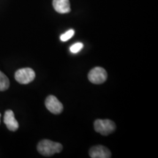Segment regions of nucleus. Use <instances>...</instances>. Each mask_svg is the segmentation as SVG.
<instances>
[{"instance_id": "nucleus-3", "label": "nucleus", "mask_w": 158, "mask_h": 158, "mask_svg": "<svg viewBox=\"0 0 158 158\" xmlns=\"http://www.w3.org/2000/svg\"><path fill=\"white\" fill-rule=\"evenodd\" d=\"M35 73L31 68L19 69L15 73V79L21 84H28L34 81Z\"/></svg>"}, {"instance_id": "nucleus-2", "label": "nucleus", "mask_w": 158, "mask_h": 158, "mask_svg": "<svg viewBox=\"0 0 158 158\" xmlns=\"http://www.w3.org/2000/svg\"><path fill=\"white\" fill-rule=\"evenodd\" d=\"M94 130L102 135H108L116 130V124L110 119H97L94 123Z\"/></svg>"}, {"instance_id": "nucleus-10", "label": "nucleus", "mask_w": 158, "mask_h": 158, "mask_svg": "<svg viewBox=\"0 0 158 158\" xmlns=\"http://www.w3.org/2000/svg\"><path fill=\"white\" fill-rule=\"evenodd\" d=\"M75 35V31L73 29H70V30L67 31L66 32L62 35L60 36V40L63 42H66L68 40H70Z\"/></svg>"}, {"instance_id": "nucleus-9", "label": "nucleus", "mask_w": 158, "mask_h": 158, "mask_svg": "<svg viewBox=\"0 0 158 158\" xmlns=\"http://www.w3.org/2000/svg\"><path fill=\"white\" fill-rule=\"evenodd\" d=\"M10 86V81L8 78L0 71V91H6Z\"/></svg>"}, {"instance_id": "nucleus-4", "label": "nucleus", "mask_w": 158, "mask_h": 158, "mask_svg": "<svg viewBox=\"0 0 158 158\" xmlns=\"http://www.w3.org/2000/svg\"><path fill=\"white\" fill-rule=\"evenodd\" d=\"M108 74L104 68L96 67L91 70L88 74L89 81L94 84H101L106 81Z\"/></svg>"}, {"instance_id": "nucleus-12", "label": "nucleus", "mask_w": 158, "mask_h": 158, "mask_svg": "<svg viewBox=\"0 0 158 158\" xmlns=\"http://www.w3.org/2000/svg\"><path fill=\"white\" fill-rule=\"evenodd\" d=\"M0 118H1V114H0Z\"/></svg>"}, {"instance_id": "nucleus-11", "label": "nucleus", "mask_w": 158, "mask_h": 158, "mask_svg": "<svg viewBox=\"0 0 158 158\" xmlns=\"http://www.w3.org/2000/svg\"><path fill=\"white\" fill-rule=\"evenodd\" d=\"M83 48H84V45H83V43H76L73 45H71L70 50L71 52L73 53V54H77V53H78Z\"/></svg>"}, {"instance_id": "nucleus-6", "label": "nucleus", "mask_w": 158, "mask_h": 158, "mask_svg": "<svg viewBox=\"0 0 158 158\" xmlns=\"http://www.w3.org/2000/svg\"><path fill=\"white\" fill-rule=\"evenodd\" d=\"M89 156L92 158H110L111 157V153L108 148L98 145L91 148Z\"/></svg>"}, {"instance_id": "nucleus-8", "label": "nucleus", "mask_w": 158, "mask_h": 158, "mask_svg": "<svg viewBox=\"0 0 158 158\" xmlns=\"http://www.w3.org/2000/svg\"><path fill=\"white\" fill-rule=\"evenodd\" d=\"M53 7L57 13L65 14L70 12V4L69 0H53Z\"/></svg>"}, {"instance_id": "nucleus-1", "label": "nucleus", "mask_w": 158, "mask_h": 158, "mask_svg": "<svg viewBox=\"0 0 158 158\" xmlns=\"http://www.w3.org/2000/svg\"><path fill=\"white\" fill-rule=\"evenodd\" d=\"M37 151L40 154L45 157H51L54 154L59 153L62 151L63 147L58 142L50 140H43L37 144Z\"/></svg>"}, {"instance_id": "nucleus-7", "label": "nucleus", "mask_w": 158, "mask_h": 158, "mask_svg": "<svg viewBox=\"0 0 158 158\" xmlns=\"http://www.w3.org/2000/svg\"><path fill=\"white\" fill-rule=\"evenodd\" d=\"M4 123L5 124L7 129L10 131L14 132L19 129V122L15 119L14 113L11 110H7L5 111L4 115Z\"/></svg>"}, {"instance_id": "nucleus-5", "label": "nucleus", "mask_w": 158, "mask_h": 158, "mask_svg": "<svg viewBox=\"0 0 158 158\" xmlns=\"http://www.w3.org/2000/svg\"><path fill=\"white\" fill-rule=\"evenodd\" d=\"M45 105L47 109L54 114H59L62 113L63 110L62 103L54 95L47 97Z\"/></svg>"}]
</instances>
